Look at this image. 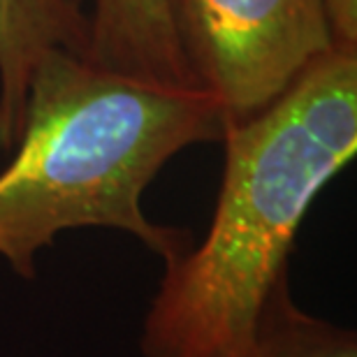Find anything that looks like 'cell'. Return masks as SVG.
Segmentation results:
<instances>
[{"instance_id":"1","label":"cell","mask_w":357,"mask_h":357,"mask_svg":"<svg viewBox=\"0 0 357 357\" xmlns=\"http://www.w3.org/2000/svg\"><path fill=\"white\" fill-rule=\"evenodd\" d=\"M211 225L165 265L142 330L144 357H241L288 278L299 225L357 153V47L334 45L267 109L223 123Z\"/></svg>"},{"instance_id":"2","label":"cell","mask_w":357,"mask_h":357,"mask_svg":"<svg viewBox=\"0 0 357 357\" xmlns=\"http://www.w3.org/2000/svg\"><path fill=\"white\" fill-rule=\"evenodd\" d=\"M223 109L199 89H174L52 52L35 70L21 137L0 172V258L33 281L38 253L79 227L132 234L169 265L188 230L158 225L142 197L183 149L223 137Z\"/></svg>"},{"instance_id":"3","label":"cell","mask_w":357,"mask_h":357,"mask_svg":"<svg viewBox=\"0 0 357 357\" xmlns=\"http://www.w3.org/2000/svg\"><path fill=\"white\" fill-rule=\"evenodd\" d=\"M199 91L241 123L281 98L334 47L320 0H165Z\"/></svg>"},{"instance_id":"4","label":"cell","mask_w":357,"mask_h":357,"mask_svg":"<svg viewBox=\"0 0 357 357\" xmlns=\"http://www.w3.org/2000/svg\"><path fill=\"white\" fill-rule=\"evenodd\" d=\"M84 0H0V155L21 137L28 86L47 54L86 56Z\"/></svg>"},{"instance_id":"5","label":"cell","mask_w":357,"mask_h":357,"mask_svg":"<svg viewBox=\"0 0 357 357\" xmlns=\"http://www.w3.org/2000/svg\"><path fill=\"white\" fill-rule=\"evenodd\" d=\"M86 61L174 89H197L176 42L165 0H96Z\"/></svg>"},{"instance_id":"6","label":"cell","mask_w":357,"mask_h":357,"mask_svg":"<svg viewBox=\"0 0 357 357\" xmlns=\"http://www.w3.org/2000/svg\"><path fill=\"white\" fill-rule=\"evenodd\" d=\"M241 357H357V337L297 306L285 281L267 299L253 344Z\"/></svg>"},{"instance_id":"7","label":"cell","mask_w":357,"mask_h":357,"mask_svg":"<svg viewBox=\"0 0 357 357\" xmlns=\"http://www.w3.org/2000/svg\"><path fill=\"white\" fill-rule=\"evenodd\" d=\"M332 28L334 45L357 47V0H320Z\"/></svg>"}]
</instances>
